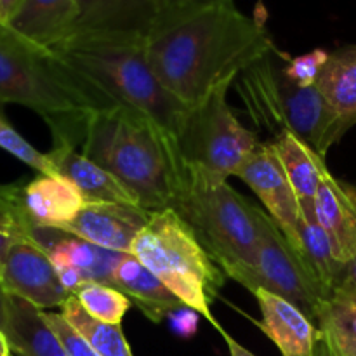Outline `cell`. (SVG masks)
<instances>
[{
	"instance_id": "obj_19",
	"label": "cell",
	"mask_w": 356,
	"mask_h": 356,
	"mask_svg": "<svg viewBox=\"0 0 356 356\" xmlns=\"http://www.w3.org/2000/svg\"><path fill=\"white\" fill-rule=\"evenodd\" d=\"M23 202L38 228L61 229L86 207L79 188L59 174H38L24 184Z\"/></svg>"
},
{
	"instance_id": "obj_17",
	"label": "cell",
	"mask_w": 356,
	"mask_h": 356,
	"mask_svg": "<svg viewBox=\"0 0 356 356\" xmlns=\"http://www.w3.org/2000/svg\"><path fill=\"white\" fill-rule=\"evenodd\" d=\"M315 214L337 259L350 263L356 254V186L327 174L315 195Z\"/></svg>"
},
{
	"instance_id": "obj_20",
	"label": "cell",
	"mask_w": 356,
	"mask_h": 356,
	"mask_svg": "<svg viewBox=\"0 0 356 356\" xmlns=\"http://www.w3.org/2000/svg\"><path fill=\"white\" fill-rule=\"evenodd\" d=\"M289 243L329 298L343 280L346 264L336 257L329 235L316 219L315 200H301L298 228Z\"/></svg>"
},
{
	"instance_id": "obj_23",
	"label": "cell",
	"mask_w": 356,
	"mask_h": 356,
	"mask_svg": "<svg viewBox=\"0 0 356 356\" xmlns=\"http://www.w3.org/2000/svg\"><path fill=\"white\" fill-rule=\"evenodd\" d=\"M320 343L327 356H356V291L337 287L323 301L316 316Z\"/></svg>"
},
{
	"instance_id": "obj_6",
	"label": "cell",
	"mask_w": 356,
	"mask_h": 356,
	"mask_svg": "<svg viewBox=\"0 0 356 356\" xmlns=\"http://www.w3.org/2000/svg\"><path fill=\"white\" fill-rule=\"evenodd\" d=\"M287 59L273 47L247 66L235 80L240 97L250 118L273 138L289 131L325 156L348 127L316 86L302 87L289 79Z\"/></svg>"
},
{
	"instance_id": "obj_3",
	"label": "cell",
	"mask_w": 356,
	"mask_h": 356,
	"mask_svg": "<svg viewBox=\"0 0 356 356\" xmlns=\"http://www.w3.org/2000/svg\"><path fill=\"white\" fill-rule=\"evenodd\" d=\"M0 103L37 111L54 141L79 143L87 115L113 104L52 51L0 23Z\"/></svg>"
},
{
	"instance_id": "obj_8",
	"label": "cell",
	"mask_w": 356,
	"mask_h": 356,
	"mask_svg": "<svg viewBox=\"0 0 356 356\" xmlns=\"http://www.w3.org/2000/svg\"><path fill=\"white\" fill-rule=\"evenodd\" d=\"M232 83L218 87L188 110L176 136L183 162L207 170L221 179L236 176L261 141L256 132L238 122L228 104Z\"/></svg>"
},
{
	"instance_id": "obj_36",
	"label": "cell",
	"mask_w": 356,
	"mask_h": 356,
	"mask_svg": "<svg viewBox=\"0 0 356 356\" xmlns=\"http://www.w3.org/2000/svg\"><path fill=\"white\" fill-rule=\"evenodd\" d=\"M7 329V292L0 287V330Z\"/></svg>"
},
{
	"instance_id": "obj_12",
	"label": "cell",
	"mask_w": 356,
	"mask_h": 356,
	"mask_svg": "<svg viewBox=\"0 0 356 356\" xmlns=\"http://www.w3.org/2000/svg\"><path fill=\"white\" fill-rule=\"evenodd\" d=\"M152 212L136 205L87 204L72 222L59 232L94 243L101 249L131 254L136 236L148 222Z\"/></svg>"
},
{
	"instance_id": "obj_28",
	"label": "cell",
	"mask_w": 356,
	"mask_h": 356,
	"mask_svg": "<svg viewBox=\"0 0 356 356\" xmlns=\"http://www.w3.org/2000/svg\"><path fill=\"white\" fill-rule=\"evenodd\" d=\"M0 148L6 149L7 153L14 155L16 159H19L21 162H24L26 165H30L31 169L37 170L38 174H56L52 169V163L49 160L47 153H40L37 148L30 145L13 125L7 122V118L3 117L2 111H0Z\"/></svg>"
},
{
	"instance_id": "obj_31",
	"label": "cell",
	"mask_w": 356,
	"mask_h": 356,
	"mask_svg": "<svg viewBox=\"0 0 356 356\" xmlns=\"http://www.w3.org/2000/svg\"><path fill=\"white\" fill-rule=\"evenodd\" d=\"M156 2H159V21H156V24H159L191 13L195 9H200V7L222 2V0H156Z\"/></svg>"
},
{
	"instance_id": "obj_32",
	"label": "cell",
	"mask_w": 356,
	"mask_h": 356,
	"mask_svg": "<svg viewBox=\"0 0 356 356\" xmlns=\"http://www.w3.org/2000/svg\"><path fill=\"white\" fill-rule=\"evenodd\" d=\"M19 240V236L14 235L10 229H7L6 226L0 225V287H2V275H3V266H6L7 254L9 249L13 247V243Z\"/></svg>"
},
{
	"instance_id": "obj_21",
	"label": "cell",
	"mask_w": 356,
	"mask_h": 356,
	"mask_svg": "<svg viewBox=\"0 0 356 356\" xmlns=\"http://www.w3.org/2000/svg\"><path fill=\"white\" fill-rule=\"evenodd\" d=\"M113 285L141 309L146 318L155 323L186 308L183 301L132 254H124L117 263L113 270Z\"/></svg>"
},
{
	"instance_id": "obj_2",
	"label": "cell",
	"mask_w": 356,
	"mask_h": 356,
	"mask_svg": "<svg viewBox=\"0 0 356 356\" xmlns=\"http://www.w3.org/2000/svg\"><path fill=\"white\" fill-rule=\"evenodd\" d=\"M79 149L120 179L145 211L172 207L183 159L176 139L145 113L125 106L92 111Z\"/></svg>"
},
{
	"instance_id": "obj_27",
	"label": "cell",
	"mask_w": 356,
	"mask_h": 356,
	"mask_svg": "<svg viewBox=\"0 0 356 356\" xmlns=\"http://www.w3.org/2000/svg\"><path fill=\"white\" fill-rule=\"evenodd\" d=\"M73 296L92 318L111 325H120L125 313L132 306V301L124 292L111 285L96 284V282L82 284L73 292Z\"/></svg>"
},
{
	"instance_id": "obj_37",
	"label": "cell",
	"mask_w": 356,
	"mask_h": 356,
	"mask_svg": "<svg viewBox=\"0 0 356 356\" xmlns=\"http://www.w3.org/2000/svg\"><path fill=\"white\" fill-rule=\"evenodd\" d=\"M10 353H13V350H10L9 339H7L3 330H0V356H10Z\"/></svg>"
},
{
	"instance_id": "obj_30",
	"label": "cell",
	"mask_w": 356,
	"mask_h": 356,
	"mask_svg": "<svg viewBox=\"0 0 356 356\" xmlns=\"http://www.w3.org/2000/svg\"><path fill=\"white\" fill-rule=\"evenodd\" d=\"M45 322L51 325V329L54 330L56 336L61 341L63 348H65L66 355L68 356H99L96 353L92 346L86 341V337L80 336L68 322H66L65 316L61 313H51L44 312Z\"/></svg>"
},
{
	"instance_id": "obj_5",
	"label": "cell",
	"mask_w": 356,
	"mask_h": 356,
	"mask_svg": "<svg viewBox=\"0 0 356 356\" xmlns=\"http://www.w3.org/2000/svg\"><path fill=\"white\" fill-rule=\"evenodd\" d=\"M172 211L226 278L249 287L259 245L257 207L228 184V179L183 162Z\"/></svg>"
},
{
	"instance_id": "obj_38",
	"label": "cell",
	"mask_w": 356,
	"mask_h": 356,
	"mask_svg": "<svg viewBox=\"0 0 356 356\" xmlns=\"http://www.w3.org/2000/svg\"><path fill=\"white\" fill-rule=\"evenodd\" d=\"M0 23H2V17H0Z\"/></svg>"
},
{
	"instance_id": "obj_24",
	"label": "cell",
	"mask_w": 356,
	"mask_h": 356,
	"mask_svg": "<svg viewBox=\"0 0 356 356\" xmlns=\"http://www.w3.org/2000/svg\"><path fill=\"white\" fill-rule=\"evenodd\" d=\"M299 200H315L320 184L330 174L325 156L292 132L284 131L271 141Z\"/></svg>"
},
{
	"instance_id": "obj_4",
	"label": "cell",
	"mask_w": 356,
	"mask_h": 356,
	"mask_svg": "<svg viewBox=\"0 0 356 356\" xmlns=\"http://www.w3.org/2000/svg\"><path fill=\"white\" fill-rule=\"evenodd\" d=\"M113 106L141 111L176 139L190 106L153 72L146 38L122 33H72L52 49Z\"/></svg>"
},
{
	"instance_id": "obj_29",
	"label": "cell",
	"mask_w": 356,
	"mask_h": 356,
	"mask_svg": "<svg viewBox=\"0 0 356 356\" xmlns=\"http://www.w3.org/2000/svg\"><path fill=\"white\" fill-rule=\"evenodd\" d=\"M327 59H329V52L323 49H315L306 54L289 58L285 63V73L298 86L312 87L316 83V79H318Z\"/></svg>"
},
{
	"instance_id": "obj_26",
	"label": "cell",
	"mask_w": 356,
	"mask_h": 356,
	"mask_svg": "<svg viewBox=\"0 0 356 356\" xmlns=\"http://www.w3.org/2000/svg\"><path fill=\"white\" fill-rule=\"evenodd\" d=\"M61 315L80 336L86 337L87 343L99 356H134L122 327L92 318L76 301L75 296H70L66 299L65 305L61 306Z\"/></svg>"
},
{
	"instance_id": "obj_33",
	"label": "cell",
	"mask_w": 356,
	"mask_h": 356,
	"mask_svg": "<svg viewBox=\"0 0 356 356\" xmlns=\"http://www.w3.org/2000/svg\"><path fill=\"white\" fill-rule=\"evenodd\" d=\"M23 0H0V17H2V24L9 23L10 17L14 16Z\"/></svg>"
},
{
	"instance_id": "obj_18",
	"label": "cell",
	"mask_w": 356,
	"mask_h": 356,
	"mask_svg": "<svg viewBox=\"0 0 356 356\" xmlns=\"http://www.w3.org/2000/svg\"><path fill=\"white\" fill-rule=\"evenodd\" d=\"M79 0H23L7 26L31 44L52 51L72 35Z\"/></svg>"
},
{
	"instance_id": "obj_11",
	"label": "cell",
	"mask_w": 356,
	"mask_h": 356,
	"mask_svg": "<svg viewBox=\"0 0 356 356\" xmlns=\"http://www.w3.org/2000/svg\"><path fill=\"white\" fill-rule=\"evenodd\" d=\"M235 177L242 179L259 197L266 207V214L277 222L285 238L291 240L298 228L301 200L287 177L271 141H261L256 152L245 160Z\"/></svg>"
},
{
	"instance_id": "obj_15",
	"label": "cell",
	"mask_w": 356,
	"mask_h": 356,
	"mask_svg": "<svg viewBox=\"0 0 356 356\" xmlns=\"http://www.w3.org/2000/svg\"><path fill=\"white\" fill-rule=\"evenodd\" d=\"M156 21V0H79V17L72 33H122L148 38Z\"/></svg>"
},
{
	"instance_id": "obj_7",
	"label": "cell",
	"mask_w": 356,
	"mask_h": 356,
	"mask_svg": "<svg viewBox=\"0 0 356 356\" xmlns=\"http://www.w3.org/2000/svg\"><path fill=\"white\" fill-rule=\"evenodd\" d=\"M131 254L156 275L186 308L207 318L221 332L222 327L212 315L211 305L218 298L226 275L209 257L176 211L152 212L146 226L136 236Z\"/></svg>"
},
{
	"instance_id": "obj_9",
	"label": "cell",
	"mask_w": 356,
	"mask_h": 356,
	"mask_svg": "<svg viewBox=\"0 0 356 356\" xmlns=\"http://www.w3.org/2000/svg\"><path fill=\"white\" fill-rule=\"evenodd\" d=\"M259 245L247 291L264 289L298 306L316 325V316L327 299L323 289L298 256L277 222L257 207Z\"/></svg>"
},
{
	"instance_id": "obj_1",
	"label": "cell",
	"mask_w": 356,
	"mask_h": 356,
	"mask_svg": "<svg viewBox=\"0 0 356 356\" xmlns=\"http://www.w3.org/2000/svg\"><path fill=\"white\" fill-rule=\"evenodd\" d=\"M146 47L160 82L191 108L277 45L263 19L222 0L159 23Z\"/></svg>"
},
{
	"instance_id": "obj_13",
	"label": "cell",
	"mask_w": 356,
	"mask_h": 356,
	"mask_svg": "<svg viewBox=\"0 0 356 356\" xmlns=\"http://www.w3.org/2000/svg\"><path fill=\"white\" fill-rule=\"evenodd\" d=\"M47 156L54 172L75 184L86 204H122L141 207L138 197L120 179L83 156L75 146L54 145Z\"/></svg>"
},
{
	"instance_id": "obj_35",
	"label": "cell",
	"mask_w": 356,
	"mask_h": 356,
	"mask_svg": "<svg viewBox=\"0 0 356 356\" xmlns=\"http://www.w3.org/2000/svg\"><path fill=\"white\" fill-rule=\"evenodd\" d=\"M222 337H225V341H226V344H228V350H229V355L232 356H256V355H252L250 353L249 350H245V348L242 346V344L240 343H236L235 339H233L232 336H229V334H226V330L222 329L221 332Z\"/></svg>"
},
{
	"instance_id": "obj_10",
	"label": "cell",
	"mask_w": 356,
	"mask_h": 356,
	"mask_svg": "<svg viewBox=\"0 0 356 356\" xmlns=\"http://www.w3.org/2000/svg\"><path fill=\"white\" fill-rule=\"evenodd\" d=\"M2 289L42 312L61 308L72 296L59 280L47 252L30 238L16 240L9 249L3 266Z\"/></svg>"
},
{
	"instance_id": "obj_14",
	"label": "cell",
	"mask_w": 356,
	"mask_h": 356,
	"mask_svg": "<svg viewBox=\"0 0 356 356\" xmlns=\"http://www.w3.org/2000/svg\"><path fill=\"white\" fill-rule=\"evenodd\" d=\"M259 305V327L284 356H316L320 330L298 306L264 289L254 292Z\"/></svg>"
},
{
	"instance_id": "obj_16",
	"label": "cell",
	"mask_w": 356,
	"mask_h": 356,
	"mask_svg": "<svg viewBox=\"0 0 356 356\" xmlns=\"http://www.w3.org/2000/svg\"><path fill=\"white\" fill-rule=\"evenodd\" d=\"M33 240L47 252L56 270L73 268L80 273L83 284L96 282L115 287L113 270L124 254L101 249L94 243L52 228H37Z\"/></svg>"
},
{
	"instance_id": "obj_22",
	"label": "cell",
	"mask_w": 356,
	"mask_h": 356,
	"mask_svg": "<svg viewBox=\"0 0 356 356\" xmlns=\"http://www.w3.org/2000/svg\"><path fill=\"white\" fill-rule=\"evenodd\" d=\"M6 336L17 356H68L44 312L13 294H7Z\"/></svg>"
},
{
	"instance_id": "obj_34",
	"label": "cell",
	"mask_w": 356,
	"mask_h": 356,
	"mask_svg": "<svg viewBox=\"0 0 356 356\" xmlns=\"http://www.w3.org/2000/svg\"><path fill=\"white\" fill-rule=\"evenodd\" d=\"M337 287H350L356 291V254L353 256V259L346 264V268H344L343 280H341V284Z\"/></svg>"
},
{
	"instance_id": "obj_25",
	"label": "cell",
	"mask_w": 356,
	"mask_h": 356,
	"mask_svg": "<svg viewBox=\"0 0 356 356\" xmlns=\"http://www.w3.org/2000/svg\"><path fill=\"white\" fill-rule=\"evenodd\" d=\"M315 86L339 113L346 127H353L356 124V45L329 52V59Z\"/></svg>"
}]
</instances>
